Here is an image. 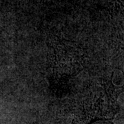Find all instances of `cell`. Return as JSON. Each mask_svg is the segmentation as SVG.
<instances>
[{
  "label": "cell",
  "mask_w": 124,
  "mask_h": 124,
  "mask_svg": "<svg viewBox=\"0 0 124 124\" xmlns=\"http://www.w3.org/2000/svg\"><path fill=\"white\" fill-rule=\"evenodd\" d=\"M118 93L110 81L98 80L83 91L77 102L72 124H90L98 120H112L117 113Z\"/></svg>",
  "instance_id": "6da1fadb"
}]
</instances>
